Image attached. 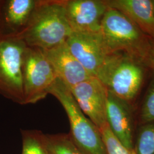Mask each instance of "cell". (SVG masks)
I'll return each instance as SVG.
<instances>
[{
	"instance_id": "5",
	"label": "cell",
	"mask_w": 154,
	"mask_h": 154,
	"mask_svg": "<svg viewBox=\"0 0 154 154\" xmlns=\"http://www.w3.org/2000/svg\"><path fill=\"white\" fill-rule=\"evenodd\" d=\"M26 48L21 38L0 36V94L20 105H25L22 70Z\"/></svg>"
},
{
	"instance_id": "9",
	"label": "cell",
	"mask_w": 154,
	"mask_h": 154,
	"mask_svg": "<svg viewBox=\"0 0 154 154\" xmlns=\"http://www.w3.org/2000/svg\"><path fill=\"white\" fill-rule=\"evenodd\" d=\"M106 120L117 139L127 148L133 149L138 126L135 107L108 91Z\"/></svg>"
},
{
	"instance_id": "20",
	"label": "cell",
	"mask_w": 154,
	"mask_h": 154,
	"mask_svg": "<svg viewBox=\"0 0 154 154\" xmlns=\"http://www.w3.org/2000/svg\"><path fill=\"white\" fill-rule=\"evenodd\" d=\"M152 4H153V5H154V0H152Z\"/></svg>"
},
{
	"instance_id": "17",
	"label": "cell",
	"mask_w": 154,
	"mask_h": 154,
	"mask_svg": "<svg viewBox=\"0 0 154 154\" xmlns=\"http://www.w3.org/2000/svg\"><path fill=\"white\" fill-rule=\"evenodd\" d=\"M136 115L138 125L154 121V74Z\"/></svg>"
},
{
	"instance_id": "13",
	"label": "cell",
	"mask_w": 154,
	"mask_h": 154,
	"mask_svg": "<svg viewBox=\"0 0 154 154\" xmlns=\"http://www.w3.org/2000/svg\"><path fill=\"white\" fill-rule=\"evenodd\" d=\"M109 8L121 11L154 40V7L152 0H106Z\"/></svg>"
},
{
	"instance_id": "6",
	"label": "cell",
	"mask_w": 154,
	"mask_h": 154,
	"mask_svg": "<svg viewBox=\"0 0 154 154\" xmlns=\"http://www.w3.org/2000/svg\"><path fill=\"white\" fill-rule=\"evenodd\" d=\"M22 77L25 105L45 99L57 79L43 50L29 46L23 58Z\"/></svg>"
},
{
	"instance_id": "12",
	"label": "cell",
	"mask_w": 154,
	"mask_h": 154,
	"mask_svg": "<svg viewBox=\"0 0 154 154\" xmlns=\"http://www.w3.org/2000/svg\"><path fill=\"white\" fill-rule=\"evenodd\" d=\"M42 50L57 78L69 89L93 77L72 54L66 42Z\"/></svg>"
},
{
	"instance_id": "11",
	"label": "cell",
	"mask_w": 154,
	"mask_h": 154,
	"mask_svg": "<svg viewBox=\"0 0 154 154\" xmlns=\"http://www.w3.org/2000/svg\"><path fill=\"white\" fill-rule=\"evenodd\" d=\"M39 0H0V36L20 38Z\"/></svg>"
},
{
	"instance_id": "1",
	"label": "cell",
	"mask_w": 154,
	"mask_h": 154,
	"mask_svg": "<svg viewBox=\"0 0 154 154\" xmlns=\"http://www.w3.org/2000/svg\"><path fill=\"white\" fill-rule=\"evenodd\" d=\"M100 33L110 54L126 53L151 69L152 39L123 13L109 8L101 22Z\"/></svg>"
},
{
	"instance_id": "15",
	"label": "cell",
	"mask_w": 154,
	"mask_h": 154,
	"mask_svg": "<svg viewBox=\"0 0 154 154\" xmlns=\"http://www.w3.org/2000/svg\"><path fill=\"white\" fill-rule=\"evenodd\" d=\"M22 149L21 154H51L46 135L39 130H21Z\"/></svg>"
},
{
	"instance_id": "14",
	"label": "cell",
	"mask_w": 154,
	"mask_h": 154,
	"mask_svg": "<svg viewBox=\"0 0 154 154\" xmlns=\"http://www.w3.org/2000/svg\"><path fill=\"white\" fill-rule=\"evenodd\" d=\"M133 150L136 154H154V121L138 125Z\"/></svg>"
},
{
	"instance_id": "18",
	"label": "cell",
	"mask_w": 154,
	"mask_h": 154,
	"mask_svg": "<svg viewBox=\"0 0 154 154\" xmlns=\"http://www.w3.org/2000/svg\"><path fill=\"white\" fill-rule=\"evenodd\" d=\"M107 154H136L133 149L124 146L117 139L107 124L100 130Z\"/></svg>"
},
{
	"instance_id": "10",
	"label": "cell",
	"mask_w": 154,
	"mask_h": 154,
	"mask_svg": "<svg viewBox=\"0 0 154 154\" xmlns=\"http://www.w3.org/2000/svg\"><path fill=\"white\" fill-rule=\"evenodd\" d=\"M66 18L72 32L99 33L105 13L106 0H65Z\"/></svg>"
},
{
	"instance_id": "2",
	"label": "cell",
	"mask_w": 154,
	"mask_h": 154,
	"mask_svg": "<svg viewBox=\"0 0 154 154\" xmlns=\"http://www.w3.org/2000/svg\"><path fill=\"white\" fill-rule=\"evenodd\" d=\"M65 0H39L21 38L29 47L49 49L66 42L72 33L66 18Z\"/></svg>"
},
{
	"instance_id": "7",
	"label": "cell",
	"mask_w": 154,
	"mask_h": 154,
	"mask_svg": "<svg viewBox=\"0 0 154 154\" xmlns=\"http://www.w3.org/2000/svg\"><path fill=\"white\" fill-rule=\"evenodd\" d=\"M84 114L100 130L107 124L106 106L108 90L99 79L93 77L70 88Z\"/></svg>"
},
{
	"instance_id": "16",
	"label": "cell",
	"mask_w": 154,
	"mask_h": 154,
	"mask_svg": "<svg viewBox=\"0 0 154 154\" xmlns=\"http://www.w3.org/2000/svg\"><path fill=\"white\" fill-rule=\"evenodd\" d=\"M51 154H82L72 141L69 134H45Z\"/></svg>"
},
{
	"instance_id": "19",
	"label": "cell",
	"mask_w": 154,
	"mask_h": 154,
	"mask_svg": "<svg viewBox=\"0 0 154 154\" xmlns=\"http://www.w3.org/2000/svg\"><path fill=\"white\" fill-rule=\"evenodd\" d=\"M150 67L154 70V40L152 39V46L151 53V59H150Z\"/></svg>"
},
{
	"instance_id": "3",
	"label": "cell",
	"mask_w": 154,
	"mask_h": 154,
	"mask_svg": "<svg viewBox=\"0 0 154 154\" xmlns=\"http://www.w3.org/2000/svg\"><path fill=\"white\" fill-rule=\"evenodd\" d=\"M149 68L122 52L108 55L96 77L118 97L135 107Z\"/></svg>"
},
{
	"instance_id": "4",
	"label": "cell",
	"mask_w": 154,
	"mask_h": 154,
	"mask_svg": "<svg viewBox=\"0 0 154 154\" xmlns=\"http://www.w3.org/2000/svg\"><path fill=\"white\" fill-rule=\"evenodd\" d=\"M49 94L55 97L68 117L72 141L82 154H107L102 134L81 110L70 89L57 78Z\"/></svg>"
},
{
	"instance_id": "8",
	"label": "cell",
	"mask_w": 154,
	"mask_h": 154,
	"mask_svg": "<svg viewBox=\"0 0 154 154\" xmlns=\"http://www.w3.org/2000/svg\"><path fill=\"white\" fill-rule=\"evenodd\" d=\"M66 43L72 54L93 77L110 55L99 33L72 32Z\"/></svg>"
}]
</instances>
